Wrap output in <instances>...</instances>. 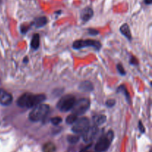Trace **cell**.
<instances>
[{
  "label": "cell",
  "mask_w": 152,
  "mask_h": 152,
  "mask_svg": "<svg viewBox=\"0 0 152 152\" xmlns=\"http://www.w3.org/2000/svg\"><path fill=\"white\" fill-rule=\"evenodd\" d=\"M76 102V98L72 95H66L59 99L56 107L60 111L68 112L71 110Z\"/></svg>",
  "instance_id": "277c9868"
},
{
  "label": "cell",
  "mask_w": 152,
  "mask_h": 152,
  "mask_svg": "<svg viewBox=\"0 0 152 152\" xmlns=\"http://www.w3.org/2000/svg\"><path fill=\"white\" fill-rule=\"evenodd\" d=\"M77 119H77V116H76L75 114H73L72 113V114L67 116L65 122H66V123L68 124V125H74Z\"/></svg>",
  "instance_id": "ac0fdd59"
},
{
  "label": "cell",
  "mask_w": 152,
  "mask_h": 152,
  "mask_svg": "<svg viewBox=\"0 0 152 152\" xmlns=\"http://www.w3.org/2000/svg\"><path fill=\"white\" fill-rule=\"evenodd\" d=\"M139 128H140V131L141 133H144L145 132V128H144L143 125L141 122H139Z\"/></svg>",
  "instance_id": "484cf974"
},
{
  "label": "cell",
  "mask_w": 152,
  "mask_h": 152,
  "mask_svg": "<svg viewBox=\"0 0 152 152\" xmlns=\"http://www.w3.org/2000/svg\"><path fill=\"white\" fill-rule=\"evenodd\" d=\"M98 133V128L96 125L89 126L88 129L83 134V139L86 142H91Z\"/></svg>",
  "instance_id": "ba28073f"
},
{
  "label": "cell",
  "mask_w": 152,
  "mask_h": 152,
  "mask_svg": "<svg viewBox=\"0 0 152 152\" xmlns=\"http://www.w3.org/2000/svg\"><path fill=\"white\" fill-rule=\"evenodd\" d=\"M130 63L132 65H137L138 64V61L137 60V58L135 57H132V59H131Z\"/></svg>",
  "instance_id": "cb8c5ba5"
},
{
  "label": "cell",
  "mask_w": 152,
  "mask_h": 152,
  "mask_svg": "<svg viewBox=\"0 0 152 152\" xmlns=\"http://www.w3.org/2000/svg\"><path fill=\"white\" fill-rule=\"evenodd\" d=\"M88 46L94 47L96 50H99L102 45L100 42L94 40H77L73 43V48L75 49H80L83 48L88 47Z\"/></svg>",
  "instance_id": "8992f818"
},
{
  "label": "cell",
  "mask_w": 152,
  "mask_h": 152,
  "mask_svg": "<svg viewBox=\"0 0 152 152\" xmlns=\"http://www.w3.org/2000/svg\"><path fill=\"white\" fill-rule=\"evenodd\" d=\"M113 138H114V132L112 131H109L105 135L99 138L95 145V151L97 152H103L108 150Z\"/></svg>",
  "instance_id": "3957f363"
},
{
  "label": "cell",
  "mask_w": 152,
  "mask_h": 152,
  "mask_svg": "<svg viewBox=\"0 0 152 152\" xmlns=\"http://www.w3.org/2000/svg\"><path fill=\"white\" fill-rule=\"evenodd\" d=\"M50 107L48 104H40L34 107L29 113V119L31 122H39L42 120L48 114Z\"/></svg>",
  "instance_id": "7a4b0ae2"
},
{
  "label": "cell",
  "mask_w": 152,
  "mask_h": 152,
  "mask_svg": "<svg viewBox=\"0 0 152 152\" xmlns=\"http://www.w3.org/2000/svg\"><path fill=\"white\" fill-rule=\"evenodd\" d=\"M120 32H121V34H123L128 40H132V33H131L130 28H129L128 24H123V25L120 27Z\"/></svg>",
  "instance_id": "8fae6325"
},
{
  "label": "cell",
  "mask_w": 152,
  "mask_h": 152,
  "mask_svg": "<svg viewBox=\"0 0 152 152\" xmlns=\"http://www.w3.org/2000/svg\"><path fill=\"white\" fill-rule=\"evenodd\" d=\"M25 59L24 60V62H27V61H28V58H25Z\"/></svg>",
  "instance_id": "83f0119b"
},
{
  "label": "cell",
  "mask_w": 152,
  "mask_h": 152,
  "mask_svg": "<svg viewBox=\"0 0 152 152\" xmlns=\"http://www.w3.org/2000/svg\"><path fill=\"white\" fill-rule=\"evenodd\" d=\"M62 119L61 117H59V116H55V117H53L51 119H50V122L53 124V125H58L62 122Z\"/></svg>",
  "instance_id": "ffe728a7"
},
{
  "label": "cell",
  "mask_w": 152,
  "mask_h": 152,
  "mask_svg": "<svg viewBox=\"0 0 152 152\" xmlns=\"http://www.w3.org/2000/svg\"><path fill=\"white\" fill-rule=\"evenodd\" d=\"M116 104V101L114 99H108V101L105 102V104L108 107H113Z\"/></svg>",
  "instance_id": "7402d4cb"
},
{
  "label": "cell",
  "mask_w": 152,
  "mask_h": 152,
  "mask_svg": "<svg viewBox=\"0 0 152 152\" xmlns=\"http://www.w3.org/2000/svg\"><path fill=\"white\" fill-rule=\"evenodd\" d=\"M88 33L91 35H96V34H98L99 31L95 29H93V28H91V29L88 30Z\"/></svg>",
  "instance_id": "603a6c76"
},
{
  "label": "cell",
  "mask_w": 152,
  "mask_h": 152,
  "mask_svg": "<svg viewBox=\"0 0 152 152\" xmlns=\"http://www.w3.org/2000/svg\"><path fill=\"white\" fill-rule=\"evenodd\" d=\"M56 145L53 142H50L45 143L42 147L43 152H56Z\"/></svg>",
  "instance_id": "2e32d148"
},
{
  "label": "cell",
  "mask_w": 152,
  "mask_h": 152,
  "mask_svg": "<svg viewBox=\"0 0 152 152\" xmlns=\"http://www.w3.org/2000/svg\"><path fill=\"white\" fill-rule=\"evenodd\" d=\"M93 121L94 123V125H96V126L101 125L106 121V116L101 114L96 115V116L93 117Z\"/></svg>",
  "instance_id": "9a60e30c"
},
{
  "label": "cell",
  "mask_w": 152,
  "mask_h": 152,
  "mask_svg": "<svg viewBox=\"0 0 152 152\" xmlns=\"http://www.w3.org/2000/svg\"><path fill=\"white\" fill-rule=\"evenodd\" d=\"M79 89L82 91H84V92H90V91L93 90L94 86L90 81L86 80V81H83L80 83V86H79Z\"/></svg>",
  "instance_id": "7c38bea8"
},
{
  "label": "cell",
  "mask_w": 152,
  "mask_h": 152,
  "mask_svg": "<svg viewBox=\"0 0 152 152\" xmlns=\"http://www.w3.org/2000/svg\"><path fill=\"white\" fill-rule=\"evenodd\" d=\"M48 22V19L45 16H40V17L37 18L34 20V24L37 28H41L45 25Z\"/></svg>",
  "instance_id": "5bb4252c"
},
{
  "label": "cell",
  "mask_w": 152,
  "mask_h": 152,
  "mask_svg": "<svg viewBox=\"0 0 152 152\" xmlns=\"http://www.w3.org/2000/svg\"><path fill=\"white\" fill-rule=\"evenodd\" d=\"M29 27L28 26H25V25H22L21 26V31H22V33H23V34H25V33L28 31V30L29 29Z\"/></svg>",
  "instance_id": "d4e9b609"
},
{
  "label": "cell",
  "mask_w": 152,
  "mask_h": 152,
  "mask_svg": "<svg viewBox=\"0 0 152 152\" xmlns=\"http://www.w3.org/2000/svg\"><path fill=\"white\" fill-rule=\"evenodd\" d=\"M91 103L89 99L88 98H81L76 101L74 107L71 109L73 112V114H75L76 116H81L84 114L90 108Z\"/></svg>",
  "instance_id": "5b68a950"
},
{
  "label": "cell",
  "mask_w": 152,
  "mask_h": 152,
  "mask_svg": "<svg viewBox=\"0 0 152 152\" xmlns=\"http://www.w3.org/2000/svg\"><path fill=\"white\" fill-rule=\"evenodd\" d=\"M39 44H40V41H39V35L38 34H34V36L32 37V39H31V46L32 49H39Z\"/></svg>",
  "instance_id": "4fadbf2b"
},
{
  "label": "cell",
  "mask_w": 152,
  "mask_h": 152,
  "mask_svg": "<svg viewBox=\"0 0 152 152\" xmlns=\"http://www.w3.org/2000/svg\"><path fill=\"white\" fill-rule=\"evenodd\" d=\"M117 70H118L119 73H120V75H126V71H125L124 67L123 66V65H122L121 63L117 64Z\"/></svg>",
  "instance_id": "44dd1931"
},
{
  "label": "cell",
  "mask_w": 152,
  "mask_h": 152,
  "mask_svg": "<svg viewBox=\"0 0 152 152\" xmlns=\"http://www.w3.org/2000/svg\"><path fill=\"white\" fill-rule=\"evenodd\" d=\"M93 15L94 10H92V8L88 7L82 10L81 13H80V18H81L82 20L84 21V22H87L89 19H91Z\"/></svg>",
  "instance_id": "30bf717a"
},
{
  "label": "cell",
  "mask_w": 152,
  "mask_h": 152,
  "mask_svg": "<svg viewBox=\"0 0 152 152\" xmlns=\"http://www.w3.org/2000/svg\"><path fill=\"white\" fill-rule=\"evenodd\" d=\"M117 92H122L125 95H126V98H127L128 101H130L131 98H130V95H129V92H128L127 89H126V86L124 85H121L120 86H119L118 89H117Z\"/></svg>",
  "instance_id": "e0dca14e"
},
{
  "label": "cell",
  "mask_w": 152,
  "mask_h": 152,
  "mask_svg": "<svg viewBox=\"0 0 152 152\" xmlns=\"http://www.w3.org/2000/svg\"><path fill=\"white\" fill-rule=\"evenodd\" d=\"M89 126H90V122L88 118H80L77 119L75 123L73 125L72 131L75 134H83Z\"/></svg>",
  "instance_id": "52a82bcc"
},
{
  "label": "cell",
  "mask_w": 152,
  "mask_h": 152,
  "mask_svg": "<svg viewBox=\"0 0 152 152\" xmlns=\"http://www.w3.org/2000/svg\"><path fill=\"white\" fill-rule=\"evenodd\" d=\"M67 139H68V142H70L71 144H75V143L78 142V141L80 140V137L78 136L69 135L67 137Z\"/></svg>",
  "instance_id": "d6986e66"
},
{
  "label": "cell",
  "mask_w": 152,
  "mask_h": 152,
  "mask_svg": "<svg viewBox=\"0 0 152 152\" xmlns=\"http://www.w3.org/2000/svg\"><path fill=\"white\" fill-rule=\"evenodd\" d=\"M145 3L146 4H151L152 3V0H145Z\"/></svg>",
  "instance_id": "4316f807"
},
{
  "label": "cell",
  "mask_w": 152,
  "mask_h": 152,
  "mask_svg": "<svg viewBox=\"0 0 152 152\" xmlns=\"http://www.w3.org/2000/svg\"><path fill=\"white\" fill-rule=\"evenodd\" d=\"M46 96L43 94L33 95L31 93H25L21 95L17 100V105L19 107L34 108L45 100Z\"/></svg>",
  "instance_id": "6da1fadb"
},
{
  "label": "cell",
  "mask_w": 152,
  "mask_h": 152,
  "mask_svg": "<svg viewBox=\"0 0 152 152\" xmlns=\"http://www.w3.org/2000/svg\"><path fill=\"white\" fill-rule=\"evenodd\" d=\"M13 101V96L10 92L0 88V104L4 106H8Z\"/></svg>",
  "instance_id": "9c48e42d"
}]
</instances>
